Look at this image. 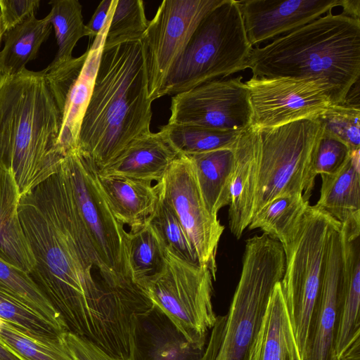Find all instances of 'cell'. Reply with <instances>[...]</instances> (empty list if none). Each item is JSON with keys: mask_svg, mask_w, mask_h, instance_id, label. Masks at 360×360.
<instances>
[{"mask_svg": "<svg viewBox=\"0 0 360 360\" xmlns=\"http://www.w3.org/2000/svg\"><path fill=\"white\" fill-rule=\"evenodd\" d=\"M18 212L35 262L28 274L59 313L68 332L112 355L124 356L138 302L122 296L128 294L100 262L61 166L21 196Z\"/></svg>", "mask_w": 360, "mask_h": 360, "instance_id": "cell-1", "label": "cell"}, {"mask_svg": "<svg viewBox=\"0 0 360 360\" xmlns=\"http://www.w3.org/2000/svg\"><path fill=\"white\" fill-rule=\"evenodd\" d=\"M151 104L141 41L103 49L77 150L104 167L150 132Z\"/></svg>", "mask_w": 360, "mask_h": 360, "instance_id": "cell-2", "label": "cell"}, {"mask_svg": "<svg viewBox=\"0 0 360 360\" xmlns=\"http://www.w3.org/2000/svg\"><path fill=\"white\" fill-rule=\"evenodd\" d=\"M61 116L43 70L0 77V163L20 195L56 173L65 157Z\"/></svg>", "mask_w": 360, "mask_h": 360, "instance_id": "cell-3", "label": "cell"}, {"mask_svg": "<svg viewBox=\"0 0 360 360\" xmlns=\"http://www.w3.org/2000/svg\"><path fill=\"white\" fill-rule=\"evenodd\" d=\"M252 77L321 80L337 104L360 76V20L331 11L263 46L252 47L243 69Z\"/></svg>", "mask_w": 360, "mask_h": 360, "instance_id": "cell-4", "label": "cell"}, {"mask_svg": "<svg viewBox=\"0 0 360 360\" xmlns=\"http://www.w3.org/2000/svg\"><path fill=\"white\" fill-rule=\"evenodd\" d=\"M282 244L269 236L245 241L242 271L229 311L217 316L200 360H249L276 284L285 271Z\"/></svg>", "mask_w": 360, "mask_h": 360, "instance_id": "cell-5", "label": "cell"}, {"mask_svg": "<svg viewBox=\"0 0 360 360\" xmlns=\"http://www.w3.org/2000/svg\"><path fill=\"white\" fill-rule=\"evenodd\" d=\"M252 47L238 1L223 0L196 27L172 67L162 96H174L244 70Z\"/></svg>", "mask_w": 360, "mask_h": 360, "instance_id": "cell-6", "label": "cell"}, {"mask_svg": "<svg viewBox=\"0 0 360 360\" xmlns=\"http://www.w3.org/2000/svg\"><path fill=\"white\" fill-rule=\"evenodd\" d=\"M340 226L326 212L309 205L295 237L283 245L285 263L280 283L302 360L309 340L330 236Z\"/></svg>", "mask_w": 360, "mask_h": 360, "instance_id": "cell-7", "label": "cell"}, {"mask_svg": "<svg viewBox=\"0 0 360 360\" xmlns=\"http://www.w3.org/2000/svg\"><path fill=\"white\" fill-rule=\"evenodd\" d=\"M259 130L261 153L252 218L279 197L299 194L309 201L315 182L312 167L323 127L316 117Z\"/></svg>", "mask_w": 360, "mask_h": 360, "instance_id": "cell-8", "label": "cell"}, {"mask_svg": "<svg viewBox=\"0 0 360 360\" xmlns=\"http://www.w3.org/2000/svg\"><path fill=\"white\" fill-rule=\"evenodd\" d=\"M61 167L81 219L100 262L122 290L137 294L128 271V232L113 215L98 183V168L77 149L68 153Z\"/></svg>", "mask_w": 360, "mask_h": 360, "instance_id": "cell-9", "label": "cell"}, {"mask_svg": "<svg viewBox=\"0 0 360 360\" xmlns=\"http://www.w3.org/2000/svg\"><path fill=\"white\" fill-rule=\"evenodd\" d=\"M213 281L208 269L186 262L166 248L164 269L139 289L192 346L204 349L217 320Z\"/></svg>", "mask_w": 360, "mask_h": 360, "instance_id": "cell-10", "label": "cell"}, {"mask_svg": "<svg viewBox=\"0 0 360 360\" xmlns=\"http://www.w3.org/2000/svg\"><path fill=\"white\" fill-rule=\"evenodd\" d=\"M223 0H165L141 39L151 101L162 97L166 79L196 27Z\"/></svg>", "mask_w": 360, "mask_h": 360, "instance_id": "cell-11", "label": "cell"}, {"mask_svg": "<svg viewBox=\"0 0 360 360\" xmlns=\"http://www.w3.org/2000/svg\"><path fill=\"white\" fill-rule=\"evenodd\" d=\"M245 84L252 110V125L259 129L316 118L336 103L321 80L289 77H252Z\"/></svg>", "mask_w": 360, "mask_h": 360, "instance_id": "cell-12", "label": "cell"}, {"mask_svg": "<svg viewBox=\"0 0 360 360\" xmlns=\"http://www.w3.org/2000/svg\"><path fill=\"white\" fill-rule=\"evenodd\" d=\"M156 185L159 196L174 211L186 232L199 264L208 269L215 281L217 249L224 226L207 209L189 157L179 155Z\"/></svg>", "mask_w": 360, "mask_h": 360, "instance_id": "cell-13", "label": "cell"}, {"mask_svg": "<svg viewBox=\"0 0 360 360\" xmlns=\"http://www.w3.org/2000/svg\"><path fill=\"white\" fill-rule=\"evenodd\" d=\"M243 77L215 79L172 98L168 123L242 131L252 124Z\"/></svg>", "mask_w": 360, "mask_h": 360, "instance_id": "cell-14", "label": "cell"}, {"mask_svg": "<svg viewBox=\"0 0 360 360\" xmlns=\"http://www.w3.org/2000/svg\"><path fill=\"white\" fill-rule=\"evenodd\" d=\"M110 13L104 27L85 53L56 68L43 70L60 112L59 144L65 155L77 147L103 49Z\"/></svg>", "mask_w": 360, "mask_h": 360, "instance_id": "cell-15", "label": "cell"}, {"mask_svg": "<svg viewBox=\"0 0 360 360\" xmlns=\"http://www.w3.org/2000/svg\"><path fill=\"white\" fill-rule=\"evenodd\" d=\"M238 3L253 46L320 18L340 6L342 0H244Z\"/></svg>", "mask_w": 360, "mask_h": 360, "instance_id": "cell-16", "label": "cell"}, {"mask_svg": "<svg viewBox=\"0 0 360 360\" xmlns=\"http://www.w3.org/2000/svg\"><path fill=\"white\" fill-rule=\"evenodd\" d=\"M342 272L332 360L360 356V229L340 227Z\"/></svg>", "mask_w": 360, "mask_h": 360, "instance_id": "cell-17", "label": "cell"}, {"mask_svg": "<svg viewBox=\"0 0 360 360\" xmlns=\"http://www.w3.org/2000/svg\"><path fill=\"white\" fill-rule=\"evenodd\" d=\"M342 272V245L339 227L330 236L304 360H332Z\"/></svg>", "mask_w": 360, "mask_h": 360, "instance_id": "cell-18", "label": "cell"}, {"mask_svg": "<svg viewBox=\"0 0 360 360\" xmlns=\"http://www.w3.org/2000/svg\"><path fill=\"white\" fill-rule=\"evenodd\" d=\"M203 351L192 346L153 304L131 316L130 360H200Z\"/></svg>", "mask_w": 360, "mask_h": 360, "instance_id": "cell-19", "label": "cell"}, {"mask_svg": "<svg viewBox=\"0 0 360 360\" xmlns=\"http://www.w3.org/2000/svg\"><path fill=\"white\" fill-rule=\"evenodd\" d=\"M234 161L230 182L229 225L239 239L252 216L261 153V134L251 125L242 131L233 148Z\"/></svg>", "mask_w": 360, "mask_h": 360, "instance_id": "cell-20", "label": "cell"}, {"mask_svg": "<svg viewBox=\"0 0 360 360\" xmlns=\"http://www.w3.org/2000/svg\"><path fill=\"white\" fill-rule=\"evenodd\" d=\"M178 155L160 130L150 131L133 140L118 156L98 169V175L158 183Z\"/></svg>", "mask_w": 360, "mask_h": 360, "instance_id": "cell-21", "label": "cell"}, {"mask_svg": "<svg viewBox=\"0 0 360 360\" xmlns=\"http://www.w3.org/2000/svg\"><path fill=\"white\" fill-rule=\"evenodd\" d=\"M98 183L116 219L134 232L143 227L159 199L156 184L119 176H101Z\"/></svg>", "mask_w": 360, "mask_h": 360, "instance_id": "cell-22", "label": "cell"}, {"mask_svg": "<svg viewBox=\"0 0 360 360\" xmlns=\"http://www.w3.org/2000/svg\"><path fill=\"white\" fill-rule=\"evenodd\" d=\"M359 150L335 172L322 174L319 198L314 205L328 213L340 225L360 226Z\"/></svg>", "mask_w": 360, "mask_h": 360, "instance_id": "cell-23", "label": "cell"}, {"mask_svg": "<svg viewBox=\"0 0 360 360\" xmlns=\"http://www.w3.org/2000/svg\"><path fill=\"white\" fill-rule=\"evenodd\" d=\"M249 360H302L280 281L269 298Z\"/></svg>", "mask_w": 360, "mask_h": 360, "instance_id": "cell-24", "label": "cell"}, {"mask_svg": "<svg viewBox=\"0 0 360 360\" xmlns=\"http://www.w3.org/2000/svg\"><path fill=\"white\" fill-rule=\"evenodd\" d=\"M20 198L13 173L0 163V259L28 274L35 262L20 221Z\"/></svg>", "mask_w": 360, "mask_h": 360, "instance_id": "cell-25", "label": "cell"}, {"mask_svg": "<svg viewBox=\"0 0 360 360\" xmlns=\"http://www.w3.org/2000/svg\"><path fill=\"white\" fill-rule=\"evenodd\" d=\"M191 159L197 184L209 212L219 211L230 202V182L233 167V149L223 148L187 155Z\"/></svg>", "mask_w": 360, "mask_h": 360, "instance_id": "cell-26", "label": "cell"}, {"mask_svg": "<svg viewBox=\"0 0 360 360\" xmlns=\"http://www.w3.org/2000/svg\"><path fill=\"white\" fill-rule=\"evenodd\" d=\"M52 29L50 17L42 19L33 15L3 35L4 46L0 51V77H10L21 73L34 59L42 43Z\"/></svg>", "mask_w": 360, "mask_h": 360, "instance_id": "cell-27", "label": "cell"}, {"mask_svg": "<svg viewBox=\"0 0 360 360\" xmlns=\"http://www.w3.org/2000/svg\"><path fill=\"white\" fill-rule=\"evenodd\" d=\"M309 205L302 195L277 198L252 217L248 228L259 229L284 245L295 237Z\"/></svg>", "mask_w": 360, "mask_h": 360, "instance_id": "cell-28", "label": "cell"}, {"mask_svg": "<svg viewBox=\"0 0 360 360\" xmlns=\"http://www.w3.org/2000/svg\"><path fill=\"white\" fill-rule=\"evenodd\" d=\"M127 262L129 276L139 288L164 269L166 248L148 221L139 230L128 231Z\"/></svg>", "mask_w": 360, "mask_h": 360, "instance_id": "cell-29", "label": "cell"}, {"mask_svg": "<svg viewBox=\"0 0 360 360\" xmlns=\"http://www.w3.org/2000/svg\"><path fill=\"white\" fill-rule=\"evenodd\" d=\"M48 14L53 27L58 51L48 68H56L73 58L72 51L84 37L91 39V34L84 23L82 6L77 0H53L49 3Z\"/></svg>", "mask_w": 360, "mask_h": 360, "instance_id": "cell-30", "label": "cell"}, {"mask_svg": "<svg viewBox=\"0 0 360 360\" xmlns=\"http://www.w3.org/2000/svg\"><path fill=\"white\" fill-rule=\"evenodd\" d=\"M0 292L26 306L56 327L68 332L59 313L53 307L29 274L0 259Z\"/></svg>", "mask_w": 360, "mask_h": 360, "instance_id": "cell-31", "label": "cell"}, {"mask_svg": "<svg viewBox=\"0 0 360 360\" xmlns=\"http://www.w3.org/2000/svg\"><path fill=\"white\" fill-rule=\"evenodd\" d=\"M160 131L179 155H191L217 149H233L241 131L167 123Z\"/></svg>", "mask_w": 360, "mask_h": 360, "instance_id": "cell-32", "label": "cell"}, {"mask_svg": "<svg viewBox=\"0 0 360 360\" xmlns=\"http://www.w3.org/2000/svg\"><path fill=\"white\" fill-rule=\"evenodd\" d=\"M148 23L143 1L112 0L103 49L141 41Z\"/></svg>", "mask_w": 360, "mask_h": 360, "instance_id": "cell-33", "label": "cell"}, {"mask_svg": "<svg viewBox=\"0 0 360 360\" xmlns=\"http://www.w3.org/2000/svg\"><path fill=\"white\" fill-rule=\"evenodd\" d=\"M0 319L31 338L47 345L65 342L64 333L10 296L0 292Z\"/></svg>", "mask_w": 360, "mask_h": 360, "instance_id": "cell-34", "label": "cell"}, {"mask_svg": "<svg viewBox=\"0 0 360 360\" xmlns=\"http://www.w3.org/2000/svg\"><path fill=\"white\" fill-rule=\"evenodd\" d=\"M0 342L22 360H77L65 340L44 344L1 319Z\"/></svg>", "mask_w": 360, "mask_h": 360, "instance_id": "cell-35", "label": "cell"}, {"mask_svg": "<svg viewBox=\"0 0 360 360\" xmlns=\"http://www.w3.org/2000/svg\"><path fill=\"white\" fill-rule=\"evenodd\" d=\"M148 221L169 251L186 262L200 265L196 252L176 215L160 196Z\"/></svg>", "mask_w": 360, "mask_h": 360, "instance_id": "cell-36", "label": "cell"}, {"mask_svg": "<svg viewBox=\"0 0 360 360\" xmlns=\"http://www.w3.org/2000/svg\"><path fill=\"white\" fill-rule=\"evenodd\" d=\"M325 131L346 143L352 150L360 149V109L345 102L335 105L317 117Z\"/></svg>", "mask_w": 360, "mask_h": 360, "instance_id": "cell-37", "label": "cell"}, {"mask_svg": "<svg viewBox=\"0 0 360 360\" xmlns=\"http://www.w3.org/2000/svg\"><path fill=\"white\" fill-rule=\"evenodd\" d=\"M352 151L346 143L323 129L314 160V178L335 172L347 160Z\"/></svg>", "mask_w": 360, "mask_h": 360, "instance_id": "cell-38", "label": "cell"}, {"mask_svg": "<svg viewBox=\"0 0 360 360\" xmlns=\"http://www.w3.org/2000/svg\"><path fill=\"white\" fill-rule=\"evenodd\" d=\"M39 0H0V21L4 32L35 15Z\"/></svg>", "mask_w": 360, "mask_h": 360, "instance_id": "cell-39", "label": "cell"}, {"mask_svg": "<svg viewBox=\"0 0 360 360\" xmlns=\"http://www.w3.org/2000/svg\"><path fill=\"white\" fill-rule=\"evenodd\" d=\"M64 338L77 360H130L112 355L89 340L70 332L64 334Z\"/></svg>", "mask_w": 360, "mask_h": 360, "instance_id": "cell-40", "label": "cell"}, {"mask_svg": "<svg viewBox=\"0 0 360 360\" xmlns=\"http://www.w3.org/2000/svg\"><path fill=\"white\" fill-rule=\"evenodd\" d=\"M112 3V0H103L98 4L89 23L86 24V27L91 34V39H94L104 27Z\"/></svg>", "mask_w": 360, "mask_h": 360, "instance_id": "cell-41", "label": "cell"}, {"mask_svg": "<svg viewBox=\"0 0 360 360\" xmlns=\"http://www.w3.org/2000/svg\"><path fill=\"white\" fill-rule=\"evenodd\" d=\"M342 13L359 19L360 1L359 0H342L341 6Z\"/></svg>", "mask_w": 360, "mask_h": 360, "instance_id": "cell-42", "label": "cell"}, {"mask_svg": "<svg viewBox=\"0 0 360 360\" xmlns=\"http://www.w3.org/2000/svg\"><path fill=\"white\" fill-rule=\"evenodd\" d=\"M0 360H22L0 342Z\"/></svg>", "mask_w": 360, "mask_h": 360, "instance_id": "cell-43", "label": "cell"}, {"mask_svg": "<svg viewBox=\"0 0 360 360\" xmlns=\"http://www.w3.org/2000/svg\"><path fill=\"white\" fill-rule=\"evenodd\" d=\"M4 32H5L2 27L1 22L0 21V46H1V41H3V35H4Z\"/></svg>", "mask_w": 360, "mask_h": 360, "instance_id": "cell-44", "label": "cell"}, {"mask_svg": "<svg viewBox=\"0 0 360 360\" xmlns=\"http://www.w3.org/2000/svg\"><path fill=\"white\" fill-rule=\"evenodd\" d=\"M342 360H360V359H349V358H345V359H342Z\"/></svg>", "mask_w": 360, "mask_h": 360, "instance_id": "cell-45", "label": "cell"}]
</instances>
